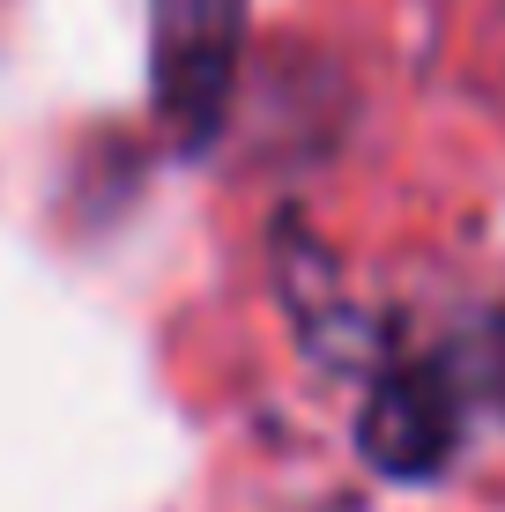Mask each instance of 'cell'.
Here are the masks:
<instances>
[{
  "instance_id": "4",
  "label": "cell",
  "mask_w": 505,
  "mask_h": 512,
  "mask_svg": "<svg viewBox=\"0 0 505 512\" xmlns=\"http://www.w3.org/2000/svg\"><path fill=\"white\" fill-rule=\"evenodd\" d=\"M461 394L476 386V394H491L498 409H505V312H491L476 334H468V349H461Z\"/></svg>"
},
{
  "instance_id": "3",
  "label": "cell",
  "mask_w": 505,
  "mask_h": 512,
  "mask_svg": "<svg viewBox=\"0 0 505 512\" xmlns=\"http://www.w3.org/2000/svg\"><path fill=\"white\" fill-rule=\"evenodd\" d=\"M275 290H283V305L298 312V327H305V342L320 349L327 334H335V312H342V275H335V253H327L320 238L305 231L298 216H283L275 223Z\"/></svg>"
},
{
  "instance_id": "2",
  "label": "cell",
  "mask_w": 505,
  "mask_h": 512,
  "mask_svg": "<svg viewBox=\"0 0 505 512\" xmlns=\"http://www.w3.org/2000/svg\"><path fill=\"white\" fill-rule=\"evenodd\" d=\"M461 446L454 364H394L357 416V453L394 483H431Z\"/></svg>"
},
{
  "instance_id": "1",
  "label": "cell",
  "mask_w": 505,
  "mask_h": 512,
  "mask_svg": "<svg viewBox=\"0 0 505 512\" xmlns=\"http://www.w3.org/2000/svg\"><path fill=\"white\" fill-rule=\"evenodd\" d=\"M253 0H149V112L179 156L223 134L246 67Z\"/></svg>"
}]
</instances>
